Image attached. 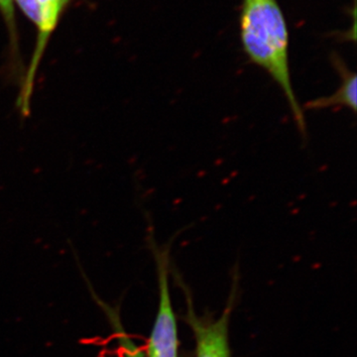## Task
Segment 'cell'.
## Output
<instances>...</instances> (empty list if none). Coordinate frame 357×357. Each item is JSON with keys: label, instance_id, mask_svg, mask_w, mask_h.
Wrapping results in <instances>:
<instances>
[{"label": "cell", "instance_id": "obj_4", "mask_svg": "<svg viewBox=\"0 0 357 357\" xmlns=\"http://www.w3.org/2000/svg\"><path fill=\"white\" fill-rule=\"evenodd\" d=\"M229 312L227 309L213 321L192 318L191 325L196 337V357H230Z\"/></svg>", "mask_w": 357, "mask_h": 357}, {"label": "cell", "instance_id": "obj_3", "mask_svg": "<svg viewBox=\"0 0 357 357\" xmlns=\"http://www.w3.org/2000/svg\"><path fill=\"white\" fill-rule=\"evenodd\" d=\"M37 1L41 9L42 24L38 30V40H37L36 49L33 55L31 64L26 73L24 84L20 93V98L24 102L31 100L35 76H36L41 59L43 57L45 49L70 0H37Z\"/></svg>", "mask_w": 357, "mask_h": 357}, {"label": "cell", "instance_id": "obj_7", "mask_svg": "<svg viewBox=\"0 0 357 357\" xmlns=\"http://www.w3.org/2000/svg\"><path fill=\"white\" fill-rule=\"evenodd\" d=\"M0 13L6 22L7 30H8L11 51L13 52L14 55H16L15 57L18 60L20 58L18 56V33L14 0H0Z\"/></svg>", "mask_w": 357, "mask_h": 357}, {"label": "cell", "instance_id": "obj_2", "mask_svg": "<svg viewBox=\"0 0 357 357\" xmlns=\"http://www.w3.org/2000/svg\"><path fill=\"white\" fill-rule=\"evenodd\" d=\"M148 241L156 260L159 282V306L151 331L146 357H178V331L174 314L168 279V248L161 249L155 243L150 227Z\"/></svg>", "mask_w": 357, "mask_h": 357}, {"label": "cell", "instance_id": "obj_5", "mask_svg": "<svg viewBox=\"0 0 357 357\" xmlns=\"http://www.w3.org/2000/svg\"><path fill=\"white\" fill-rule=\"evenodd\" d=\"M332 64L340 77V84L332 95L314 98L305 103L307 110H323L345 107L352 112L357 109V77L356 72L347 67L344 59L337 54H333Z\"/></svg>", "mask_w": 357, "mask_h": 357}, {"label": "cell", "instance_id": "obj_1", "mask_svg": "<svg viewBox=\"0 0 357 357\" xmlns=\"http://www.w3.org/2000/svg\"><path fill=\"white\" fill-rule=\"evenodd\" d=\"M241 38L250 62L267 72L280 86L298 130L306 139L304 109L298 102L291 81L288 26L278 0H243Z\"/></svg>", "mask_w": 357, "mask_h": 357}, {"label": "cell", "instance_id": "obj_6", "mask_svg": "<svg viewBox=\"0 0 357 357\" xmlns=\"http://www.w3.org/2000/svg\"><path fill=\"white\" fill-rule=\"evenodd\" d=\"M109 317L110 324L114 326L115 335H116L117 342H119V347L122 356L123 357H146L145 352L141 349L139 345L134 342L132 338L129 337L126 331L122 328L121 321L119 319V316L114 314V311L109 307H105Z\"/></svg>", "mask_w": 357, "mask_h": 357}, {"label": "cell", "instance_id": "obj_8", "mask_svg": "<svg viewBox=\"0 0 357 357\" xmlns=\"http://www.w3.org/2000/svg\"><path fill=\"white\" fill-rule=\"evenodd\" d=\"M14 2L25 14L26 17L32 21L39 30L42 24V16L38 1L37 0H14Z\"/></svg>", "mask_w": 357, "mask_h": 357}]
</instances>
